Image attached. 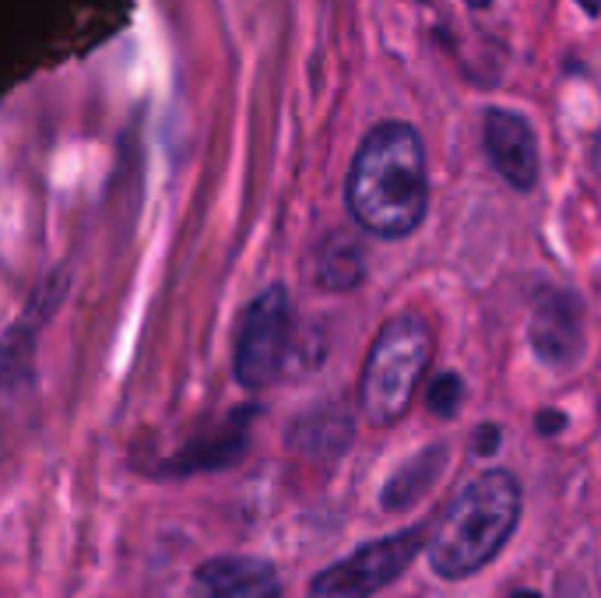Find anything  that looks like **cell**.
I'll return each mask as SVG.
<instances>
[{
	"label": "cell",
	"instance_id": "1",
	"mask_svg": "<svg viewBox=\"0 0 601 598\" xmlns=\"http://www.w3.org/2000/svg\"><path fill=\"white\" fill-rule=\"evenodd\" d=\"M345 198L366 233L383 240L415 233L430 204L419 130L412 124H380L366 134L348 172Z\"/></svg>",
	"mask_w": 601,
	"mask_h": 598
},
{
	"label": "cell",
	"instance_id": "6",
	"mask_svg": "<svg viewBox=\"0 0 601 598\" xmlns=\"http://www.w3.org/2000/svg\"><path fill=\"white\" fill-rule=\"evenodd\" d=\"M531 349L541 363L567 370L584 353V306L573 293H541L531 314Z\"/></svg>",
	"mask_w": 601,
	"mask_h": 598
},
{
	"label": "cell",
	"instance_id": "4",
	"mask_svg": "<svg viewBox=\"0 0 601 598\" xmlns=\"http://www.w3.org/2000/svg\"><path fill=\"white\" fill-rule=\"evenodd\" d=\"M430 528L415 525L394 535H383L377 543L356 549L352 556L338 559L327 570H320L309 581V595L314 598H370L380 588L409 570L412 559L422 553V546H430Z\"/></svg>",
	"mask_w": 601,
	"mask_h": 598
},
{
	"label": "cell",
	"instance_id": "11",
	"mask_svg": "<svg viewBox=\"0 0 601 598\" xmlns=\"http://www.w3.org/2000/svg\"><path fill=\"white\" fill-rule=\"evenodd\" d=\"M362 275H366V258L352 237L338 233L317 250L314 279L327 293H348V288H356L362 282Z\"/></svg>",
	"mask_w": 601,
	"mask_h": 598
},
{
	"label": "cell",
	"instance_id": "10",
	"mask_svg": "<svg viewBox=\"0 0 601 598\" xmlns=\"http://www.w3.org/2000/svg\"><path fill=\"white\" fill-rule=\"evenodd\" d=\"M443 465H447V448H440V443L430 451L415 454L412 461H404V465L387 479V486L380 493V507L383 511H404V507L419 504V496L440 479Z\"/></svg>",
	"mask_w": 601,
	"mask_h": 598
},
{
	"label": "cell",
	"instance_id": "9",
	"mask_svg": "<svg viewBox=\"0 0 601 598\" xmlns=\"http://www.w3.org/2000/svg\"><path fill=\"white\" fill-rule=\"evenodd\" d=\"M352 416L345 409H335V405H324V409L296 419L293 448L309 458H341L348 443H352Z\"/></svg>",
	"mask_w": 601,
	"mask_h": 598
},
{
	"label": "cell",
	"instance_id": "13",
	"mask_svg": "<svg viewBox=\"0 0 601 598\" xmlns=\"http://www.w3.org/2000/svg\"><path fill=\"white\" fill-rule=\"evenodd\" d=\"M461 398H464V380L457 374H440L430 384V391H425V405H430V412H436L440 419L457 416Z\"/></svg>",
	"mask_w": 601,
	"mask_h": 598
},
{
	"label": "cell",
	"instance_id": "3",
	"mask_svg": "<svg viewBox=\"0 0 601 598\" xmlns=\"http://www.w3.org/2000/svg\"><path fill=\"white\" fill-rule=\"evenodd\" d=\"M430 359L433 335L419 314H401L380 327L359 377V405L370 427H394L404 419Z\"/></svg>",
	"mask_w": 601,
	"mask_h": 598
},
{
	"label": "cell",
	"instance_id": "14",
	"mask_svg": "<svg viewBox=\"0 0 601 598\" xmlns=\"http://www.w3.org/2000/svg\"><path fill=\"white\" fill-rule=\"evenodd\" d=\"M499 440H503V433H499L496 422H486V427H478V433H475V440H472V443H475V454H482V458L496 454Z\"/></svg>",
	"mask_w": 601,
	"mask_h": 598
},
{
	"label": "cell",
	"instance_id": "2",
	"mask_svg": "<svg viewBox=\"0 0 601 598\" xmlns=\"http://www.w3.org/2000/svg\"><path fill=\"white\" fill-rule=\"evenodd\" d=\"M517 521H520L517 479L510 472L478 475L454 496L451 511L443 514L440 528L433 532L430 546H425L430 567L440 577H447V581L478 574L507 546Z\"/></svg>",
	"mask_w": 601,
	"mask_h": 598
},
{
	"label": "cell",
	"instance_id": "8",
	"mask_svg": "<svg viewBox=\"0 0 601 598\" xmlns=\"http://www.w3.org/2000/svg\"><path fill=\"white\" fill-rule=\"evenodd\" d=\"M198 598H282V581L271 564L250 556L208 559L193 574Z\"/></svg>",
	"mask_w": 601,
	"mask_h": 598
},
{
	"label": "cell",
	"instance_id": "15",
	"mask_svg": "<svg viewBox=\"0 0 601 598\" xmlns=\"http://www.w3.org/2000/svg\"><path fill=\"white\" fill-rule=\"evenodd\" d=\"M535 427L546 433V437H556V433H563L567 430V416L559 412V409H541L535 416Z\"/></svg>",
	"mask_w": 601,
	"mask_h": 598
},
{
	"label": "cell",
	"instance_id": "7",
	"mask_svg": "<svg viewBox=\"0 0 601 598\" xmlns=\"http://www.w3.org/2000/svg\"><path fill=\"white\" fill-rule=\"evenodd\" d=\"M482 141L496 172L514 190H531L538 183V145L531 124L510 109H486Z\"/></svg>",
	"mask_w": 601,
	"mask_h": 598
},
{
	"label": "cell",
	"instance_id": "12",
	"mask_svg": "<svg viewBox=\"0 0 601 598\" xmlns=\"http://www.w3.org/2000/svg\"><path fill=\"white\" fill-rule=\"evenodd\" d=\"M246 448V427L243 422H232L219 437L190 443L187 451H180V461L172 465L177 475H190V472H208V469H222L229 461H236Z\"/></svg>",
	"mask_w": 601,
	"mask_h": 598
},
{
	"label": "cell",
	"instance_id": "16",
	"mask_svg": "<svg viewBox=\"0 0 601 598\" xmlns=\"http://www.w3.org/2000/svg\"><path fill=\"white\" fill-rule=\"evenodd\" d=\"M594 159H598V169H601V138H598V145H594Z\"/></svg>",
	"mask_w": 601,
	"mask_h": 598
},
{
	"label": "cell",
	"instance_id": "5",
	"mask_svg": "<svg viewBox=\"0 0 601 598\" xmlns=\"http://www.w3.org/2000/svg\"><path fill=\"white\" fill-rule=\"evenodd\" d=\"M288 335H293V311H288L285 285H267L250 303L236 342V380L246 391H264L282 377Z\"/></svg>",
	"mask_w": 601,
	"mask_h": 598
},
{
	"label": "cell",
	"instance_id": "17",
	"mask_svg": "<svg viewBox=\"0 0 601 598\" xmlns=\"http://www.w3.org/2000/svg\"><path fill=\"white\" fill-rule=\"evenodd\" d=\"M514 598H538V595H535V591H517Z\"/></svg>",
	"mask_w": 601,
	"mask_h": 598
}]
</instances>
